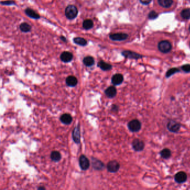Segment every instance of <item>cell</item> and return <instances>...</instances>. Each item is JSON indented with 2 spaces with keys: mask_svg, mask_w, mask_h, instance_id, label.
Here are the masks:
<instances>
[{
  "mask_svg": "<svg viewBox=\"0 0 190 190\" xmlns=\"http://www.w3.org/2000/svg\"><path fill=\"white\" fill-rule=\"evenodd\" d=\"M78 13L77 8L74 5H69L65 9V15L69 19L75 18L78 15Z\"/></svg>",
  "mask_w": 190,
  "mask_h": 190,
  "instance_id": "obj_1",
  "label": "cell"
},
{
  "mask_svg": "<svg viewBox=\"0 0 190 190\" xmlns=\"http://www.w3.org/2000/svg\"><path fill=\"white\" fill-rule=\"evenodd\" d=\"M158 48L160 51L162 53H168L171 51L172 49V45L168 41H162L159 42L158 45Z\"/></svg>",
  "mask_w": 190,
  "mask_h": 190,
  "instance_id": "obj_2",
  "label": "cell"
},
{
  "mask_svg": "<svg viewBox=\"0 0 190 190\" xmlns=\"http://www.w3.org/2000/svg\"><path fill=\"white\" fill-rule=\"evenodd\" d=\"M128 127L130 131L138 132L141 128V124L138 120H133L128 123Z\"/></svg>",
  "mask_w": 190,
  "mask_h": 190,
  "instance_id": "obj_3",
  "label": "cell"
},
{
  "mask_svg": "<svg viewBox=\"0 0 190 190\" xmlns=\"http://www.w3.org/2000/svg\"><path fill=\"white\" fill-rule=\"evenodd\" d=\"M107 167L109 172L116 173L119 170L120 168V164L117 161H111L107 164Z\"/></svg>",
  "mask_w": 190,
  "mask_h": 190,
  "instance_id": "obj_4",
  "label": "cell"
},
{
  "mask_svg": "<svg viewBox=\"0 0 190 190\" xmlns=\"http://www.w3.org/2000/svg\"><path fill=\"white\" fill-rule=\"evenodd\" d=\"M79 164L82 170H87L89 169L90 163L88 158L85 156L82 155L79 158Z\"/></svg>",
  "mask_w": 190,
  "mask_h": 190,
  "instance_id": "obj_5",
  "label": "cell"
},
{
  "mask_svg": "<svg viewBox=\"0 0 190 190\" xmlns=\"http://www.w3.org/2000/svg\"><path fill=\"white\" fill-rule=\"evenodd\" d=\"M132 147L136 151H141L145 148V144L141 140L135 139L132 142Z\"/></svg>",
  "mask_w": 190,
  "mask_h": 190,
  "instance_id": "obj_6",
  "label": "cell"
},
{
  "mask_svg": "<svg viewBox=\"0 0 190 190\" xmlns=\"http://www.w3.org/2000/svg\"><path fill=\"white\" fill-rule=\"evenodd\" d=\"M175 181L179 183H182L185 182L187 180V175L186 172L183 171L179 172L176 174L174 176Z\"/></svg>",
  "mask_w": 190,
  "mask_h": 190,
  "instance_id": "obj_7",
  "label": "cell"
},
{
  "mask_svg": "<svg viewBox=\"0 0 190 190\" xmlns=\"http://www.w3.org/2000/svg\"><path fill=\"white\" fill-rule=\"evenodd\" d=\"M180 127H181L180 124L174 121H171L169 122L167 124L168 130L172 132H178L180 129Z\"/></svg>",
  "mask_w": 190,
  "mask_h": 190,
  "instance_id": "obj_8",
  "label": "cell"
},
{
  "mask_svg": "<svg viewBox=\"0 0 190 190\" xmlns=\"http://www.w3.org/2000/svg\"><path fill=\"white\" fill-rule=\"evenodd\" d=\"M128 35L124 33H117V34H114L110 35V38L113 41H123L126 40L128 38Z\"/></svg>",
  "mask_w": 190,
  "mask_h": 190,
  "instance_id": "obj_9",
  "label": "cell"
},
{
  "mask_svg": "<svg viewBox=\"0 0 190 190\" xmlns=\"http://www.w3.org/2000/svg\"><path fill=\"white\" fill-rule=\"evenodd\" d=\"M72 139L74 141L79 144L80 142V129L79 126H78L74 128L72 134Z\"/></svg>",
  "mask_w": 190,
  "mask_h": 190,
  "instance_id": "obj_10",
  "label": "cell"
},
{
  "mask_svg": "<svg viewBox=\"0 0 190 190\" xmlns=\"http://www.w3.org/2000/svg\"><path fill=\"white\" fill-rule=\"evenodd\" d=\"M122 54L127 58L132 59H138L142 57L141 54H138L136 52H132L130 51H124L122 52Z\"/></svg>",
  "mask_w": 190,
  "mask_h": 190,
  "instance_id": "obj_11",
  "label": "cell"
},
{
  "mask_svg": "<svg viewBox=\"0 0 190 190\" xmlns=\"http://www.w3.org/2000/svg\"><path fill=\"white\" fill-rule=\"evenodd\" d=\"M73 58V55L71 52L65 51L63 52L61 56H60V58L62 61L64 62H70L72 60Z\"/></svg>",
  "mask_w": 190,
  "mask_h": 190,
  "instance_id": "obj_12",
  "label": "cell"
},
{
  "mask_svg": "<svg viewBox=\"0 0 190 190\" xmlns=\"http://www.w3.org/2000/svg\"><path fill=\"white\" fill-rule=\"evenodd\" d=\"M123 76L121 74H116L112 79V82L114 85H119L123 81Z\"/></svg>",
  "mask_w": 190,
  "mask_h": 190,
  "instance_id": "obj_13",
  "label": "cell"
},
{
  "mask_svg": "<svg viewBox=\"0 0 190 190\" xmlns=\"http://www.w3.org/2000/svg\"><path fill=\"white\" fill-rule=\"evenodd\" d=\"M105 93L109 98H113L117 95V90L114 86H110L105 91Z\"/></svg>",
  "mask_w": 190,
  "mask_h": 190,
  "instance_id": "obj_14",
  "label": "cell"
},
{
  "mask_svg": "<svg viewBox=\"0 0 190 190\" xmlns=\"http://www.w3.org/2000/svg\"><path fill=\"white\" fill-rule=\"evenodd\" d=\"M66 85L70 87H74L78 83L77 79L73 76H68L66 79Z\"/></svg>",
  "mask_w": 190,
  "mask_h": 190,
  "instance_id": "obj_15",
  "label": "cell"
},
{
  "mask_svg": "<svg viewBox=\"0 0 190 190\" xmlns=\"http://www.w3.org/2000/svg\"><path fill=\"white\" fill-rule=\"evenodd\" d=\"M60 121L64 124L69 125L72 122V118L70 115L68 113H65L60 117Z\"/></svg>",
  "mask_w": 190,
  "mask_h": 190,
  "instance_id": "obj_16",
  "label": "cell"
},
{
  "mask_svg": "<svg viewBox=\"0 0 190 190\" xmlns=\"http://www.w3.org/2000/svg\"><path fill=\"white\" fill-rule=\"evenodd\" d=\"M93 167L95 170H101L104 167V163L97 159H93L92 160Z\"/></svg>",
  "mask_w": 190,
  "mask_h": 190,
  "instance_id": "obj_17",
  "label": "cell"
},
{
  "mask_svg": "<svg viewBox=\"0 0 190 190\" xmlns=\"http://www.w3.org/2000/svg\"><path fill=\"white\" fill-rule=\"evenodd\" d=\"M98 66L100 68L103 70V71H108L110 70L112 68V65L108 63L105 62L103 61H100L98 64Z\"/></svg>",
  "mask_w": 190,
  "mask_h": 190,
  "instance_id": "obj_18",
  "label": "cell"
},
{
  "mask_svg": "<svg viewBox=\"0 0 190 190\" xmlns=\"http://www.w3.org/2000/svg\"><path fill=\"white\" fill-rule=\"evenodd\" d=\"M25 13L27 16L31 18L34 19H39L40 18V15L37 14L35 11L30 9H27L25 10Z\"/></svg>",
  "mask_w": 190,
  "mask_h": 190,
  "instance_id": "obj_19",
  "label": "cell"
},
{
  "mask_svg": "<svg viewBox=\"0 0 190 190\" xmlns=\"http://www.w3.org/2000/svg\"><path fill=\"white\" fill-rule=\"evenodd\" d=\"M94 62H95L94 59L91 56L85 57L83 59V63L86 66H88V67L92 66L93 65H94Z\"/></svg>",
  "mask_w": 190,
  "mask_h": 190,
  "instance_id": "obj_20",
  "label": "cell"
},
{
  "mask_svg": "<svg viewBox=\"0 0 190 190\" xmlns=\"http://www.w3.org/2000/svg\"><path fill=\"white\" fill-rule=\"evenodd\" d=\"M158 3L164 8H169L172 6L173 0H158Z\"/></svg>",
  "mask_w": 190,
  "mask_h": 190,
  "instance_id": "obj_21",
  "label": "cell"
},
{
  "mask_svg": "<svg viewBox=\"0 0 190 190\" xmlns=\"http://www.w3.org/2000/svg\"><path fill=\"white\" fill-rule=\"evenodd\" d=\"M50 157H51V160H52L53 161H55V162H58V161H59L61 160V158H62L61 154H60L59 152L56 151H53V152H51V154Z\"/></svg>",
  "mask_w": 190,
  "mask_h": 190,
  "instance_id": "obj_22",
  "label": "cell"
},
{
  "mask_svg": "<svg viewBox=\"0 0 190 190\" xmlns=\"http://www.w3.org/2000/svg\"><path fill=\"white\" fill-rule=\"evenodd\" d=\"M74 42L78 45L85 46L87 45V41L86 40L82 37H75L74 38Z\"/></svg>",
  "mask_w": 190,
  "mask_h": 190,
  "instance_id": "obj_23",
  "label": "cell"
},
{
  "mask_svg": "<svg viewBox=\"0 0 190 190\" xmlns=\"http://www.w3.org/2000/svg\"><path fill=\"white\" fill-rule=\"evenodd\" d=\"M160 154L161 156V157L164 158V159H168L171 156V152L170 151V149L168 148H164L162 150L161 152H160Z\"/></svg>",
  "mask_w": 190,
  "mask_h": 190,
  "instance_id": "obj_24",
  "label": "cell"
},
{
  "mask_svg": "<svg viewBox=\"0 0 190 190\" xmlns=\"http://www.w3.org/2000/svg\"><path fill=\"white\" fill-rule=\"evenodd\" d=\"M82 26L85 30L91 29L92 27H93V22L92 20L89 19L85 20L83 22Z\"/></svg>",
  "mask_w": 190,
  "mask_h": 190,
  "instance_id": "obj_25",
  "label": "cell"
},
{
  "mask_svg": "<svg viewBox=\"0 0 190 190\" xmlns=\"http://www.w3.org/2000/svg\"><path fill=\"white\" fill-rule=\"evenodd\" d=\"M20 28L21 30V31L24 32H28L29 31H30L31 30V26L30 25H28L27 23H22V24H21L20 26Z\"/></svg>",
  "mask_w": 190,
  "mask_h": 190,
  "instance_id": "obj_26",
  "label": "cell"
},
{
  "mask_svg": "<svg viewBox=\"0 0 190 190\" xmlns=\"http://www.w3.org/2000/svg\"><path fill=\"white\" fill-rule=\"evenodd\" d=\"M182 17L184 19H188L190 18V9H183L181 13Z\"/></svg>",
  "mask_w": 190,
  "mask_h": 190,
  "instance_id": "obj_27",
  "label": "cell"
},
{
  "mask_svg": "<svg viewBox=\"0 0 190 190\" xmlns=\"http://www.w3.org/2000/svg\"><path fill=\"white\" fill-rule=\"evenodd\" d=\"M179 71H180V70H179L178 68H171V69H170V70L167 72V73H166V77H170L171 76L173 75L174 73H177V72H179Z\"/></svg>",
  "mask_w": 190,
  "mask_h": 190,
  "instance_id": "obj_28",
  "label": "cell"
},
{
  "mask_svg": "<svg viewBox=\"0 0 190 190\" xmlns=\"http://www.w3.org/2000/svg\"><path fill=\"white\" fill-rule=\"evenodd\" d=\"M182 70L185 73H190V64H185L182 66Z\"/></svg>",
  "mask_w": 190,
  "mask_h": 190,
  "instance_id": "obj_29",
  "label": "cell"
},
{
  "mask_svg": "<svg viewBox=\"0 0 190 190\" xmlns=\"http://www.w3.org/2000/svg\"><path fill=\"white\" fill-rule=\"evenodd\" d=\"M158 16V14L155 12V11H151L149 13V15H148V17L150 19H155V18H157Z\"/></svg>",
  "mask_w": 190,
  "mask_h": 190,
  "instance_id": "obj_30",
  "label": "cell"
},
{
  "mask_svg": "<svg viewBox=\"0 0 190 190\" xmlns=\"http://www.w3.org/2000/svg\"><path fill=\"white\" fill-rule=\"evenodd\" d=\"M1 3L2 5H12L13 3H14V2L12 1H8L1 2Z\"/></svg>",
  "mask_w": 190,
  "mask_h": 190,
  "instance_id": "obj_31",
  "label": "cell"
},
{
  "mask_svg": "<svg viewBox=\"0 0 190 190\" xmlns=\"http://www.w3.org/2000/svg\"><path fill=\"white\" fill-rule=\"evenodd\" d=\"M152 0H140L141 2L144 5H148Z\"/></svg>",
  "mask_w": 190,
  "mask_h": 190,
  "instance_id": "obj_32",
  "label": "cell"
},
{
  "mask_svg": "<svg viewBox=\"0 0 190 190\" xmlns=\"http://www.w3.org/2000/svg\"><path fill=\"white\" fill-rule=\"evenodd\" d=\"M118 107H117V106H116V105H113V107H112V109L113 110H114V111H117V110H118Z\"/></svg>",
  "mask_w": 190,
  "mask_h": 190,
  "instance_id": "obj_33",
  "label": "cell"
},
{
  "mask_svg": "<svg viewBox=\"0 0 190 190\" xmlns=\"http://www.w3.org/2000/svg\"><path fill=\"white\" fill-rule=\"evenodd\" d=\"M61 39H62V40H63L64 42H66V38H64V37H61Z\"/></svg>",
  "mask_w": 190,
  "mask_h": 190,
  "instance_id": "obj_34",
  "label": "cell"
},
{
  "mask_svg": "<svg viewBox=\"0 0 190 190\" xmlns=\"http://www.w3.org/2000/svg\"><path fill=\"white\" fill-rule=\"evenodd\" d=\"M38 190H45V188L44 187H40L39 188Z\"/></svg>",
  "mask_w": 190,
  "mask_h": 190,
  "instance_id": "obj_35",
  "label": "cell"
},
{
  "mask_svg": "<svg viewBox=\"0 0 190 190\" xmlns=\"http://www.w3.org/2000/svg\"><path fill=\"white\" fill-rule=\"evenodd\" d=\"M189 31H190V27H189Z\"/></svg>",
  "mask_w": 190,
  "mask_h": 190,
  "instance_id": "obj_36",
  "label": "cell"
}]
</instances>
